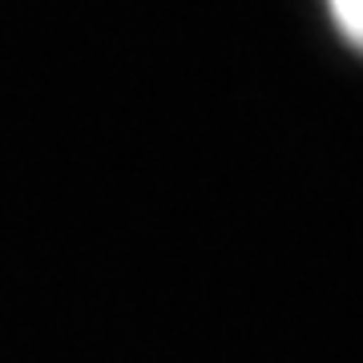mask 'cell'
<instances>
[{
  "mask_svg": "<svg viewBox=\"0 0 363 363\" xmlns=\"http://www.w3.org/2000/svg\"><path fill=\"white\" fill-rule=\"evenodd\" d=\"M327 9H331L339 37L347 40L351 49L363 52V0H327Z\"/></svg>",
  "mask_w": 363,
  "mask_h": 363,
  "instance_id": "obj_1",
  "label": "cell"
}]
</instances>
